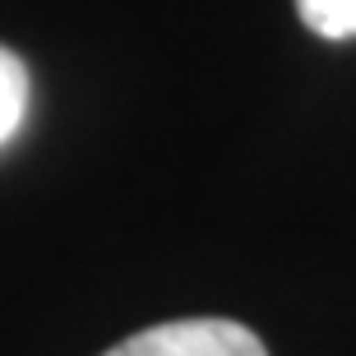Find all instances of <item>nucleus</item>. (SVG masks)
<instances>
[{"instance_id": "f03ea898", "label": "nucleus", "mask_w": 356, "mask_h": 356, "mask_svg": "<svg viewBox=\"0 0 356 356\" xmlns=\"http://www.w3.org/2000/svg\"><path fill=\"white\" fill-rule=\"evenodd\" d=\"M28 111V70L14 51L0 47V144L24 125Z\"/></svg>"}, {"instance_id": "7ed1b4c3", "label": "nucleus", "mask_w": 356, "mask_h": 356, "mask_svg": "<svg viewBox=\"0 0 356 356\" xmlns=\"http://www.w3.org/2000/svg\"><path fill=\"white\" fill-rule=\"evenodd\" d=\"M305 28L319 38H356V0H296Z\"/></svg>"}, {"instance_id": "f257e3e1", "label": "nucleus", "mask_w": 356, "mask_h": 356, "mask_svg": "<svg viewBox=\"0 0 356 356\" xmlns=\"http://www.w3.org/2000/svg\"><path fill=\"white\" fill-rule=\"evenodd\" d=\"M102 356H268L264 343L236 319H172L139 329Z\"/></svg>"}]
</instances>
